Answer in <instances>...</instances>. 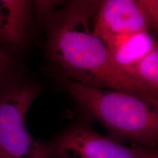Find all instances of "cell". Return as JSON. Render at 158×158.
Wrapping results in <instances>:
<instances>
[{
    "label": "cell",
    "mask_w": 158,
    "mask_h": 158,
    "mask_svg": "<svg viewBox=\"0 0 158 158\" xmlns=\"http://www.w3.org/2000/svg\"><path fill=\"white\" fill-rule=\"evenodd\" d=\"M9 66V59L7 54L4 51L0 50V79L7 72Z\"/></svg>",
    "instance_id": "12"
},
{
    "label": "cell",
    "mask_w": 158,
    "mask_h": 158,
    "mask_svg": "<svg viewBox=\"0 0 158 158\" xmlns=\"http://www.w3.org/2000/svg\"><path fill=\"white\" fill-rule=\"evenodd\" d=\"M70 95L92 119L102 124L116 139L135 142L141 147L158 146V99L68 80Z\"/></svg>",
    "instance_id": "2"
},
{
    "label": "cell",
    "mask_w": 158,
    "mask_h": 158,
    "mask_svg": "<svg viewBox=\"0 0 158 158\" xmlns=\"http://www.w3.org/2000/svg\"><path fill=\"white\" fill-rule=\"evenodd\" d=\"M0 158H9V157H7L6 155H5V154H4L0 150Z\"/></svg>",
    "instance_id": "14"
},
{
    "label": "cell",
    "mask_w": 158,
    "mask_h": 158,
    "mask_svg": "<svg viewBox=\"0 0 158 158\" xmlns=\"http://www.w3.org/2000/svg\"><path fill=\"white\" fill-rule=\"evenodd\" d=\"M64 0H32L36 14L39 19L48 16Z\"/></svg>",
    "instance_id": "10"
},
{
    "label": "cell",
    "mask_w": 158,
    "mask_h": 158,
    "mask_svg": "<svg viewBox=\"0 0 158 158\" xmlns=\"http://www.w3.org/2000/svg\"><path fill=\"white\" fill-rule=\"evenodd\" d=\"M38 91L33 86H12L0 92V150L9 158H50L45 144L27 126L29 108Z\"/></svg>",
    "instance_id": "3"
},
{
    "label": "cell",
    "mask_w": 158,
    "mask_h": 158,
    "mask_svg": "<svg viewBox=\"0 0 158 158\" xmlns=\"http://www.w3.org/2000/svg\"><path fill=\"white\" fill-rule=\"evenodd\" d=\"M157 48V41L148 30L130 35L108 49L112 62L126 73Z\"/></svg>",
    "instance_id": "6"
},
{
    "label": "cell",
    "mask_w": 158,
    "mask_h": 158,
    "mask_svg": "<svg viewBox=\"0 0 158 158\" xmlns=\"http://www.w3.org/2000/svg\"><path fill=\"white\" fill-rule=\"evenodd\" d=\"M151 27L149 18L135 0H102L92 31L109 48Z\"/></svg>",
    "instance_id": "5"
},
{
    "label": "cell",
    "mask_w": 158,
    "mask_h": 158,
    "mask_svg": "<svg viewBox=\"0 0 158 158\" xmlns=\"http://www.w3.org/2000/svg\"><path fill=\"white\" fill-rule=\"evenodd\" d=\"M147 158H158V150L157 149H149Z\"/></svg>",
    "instance_id": "13"
},
{
    "label": "cell",
    "mask_w": 158,
    "mask_h": 158,
    "mask_svg": "<svg viewBox=\"0 0 158 158\" xmlns=\"http://www.w3.org/2000/svg\"><path fill=\"white\" fill-rule=\"evenodd\" d=\"M50 40L52 58L71 81L158 99L149 89L118 69L106 45L90 30L89 21L68 7Z\"/></svg>",
    "instance_id": "1"
},
{
    "label": "cell",
    "mask_w": 158,
    "mask_h": 158,
    "mask_svg": "<svg viewBox=\"0 0 158 158\" xmlns=\"http://www.w3.org/2000/svg\"><path fill=\"white\" fill-rule=\"evenodd\" d=\"M50 158H147L149 149L127 147L81 123L64 130L44 143Z\"/></svg>",
    "instance_id": "4"
},
{
    "label": "cell",
    "mask_w": 158,
    "mask_h": 158,
    "mask_svg": "<svg viewBox=\"0 0 158 158\" xmlns=\"http://www.w3.org/2000/svg\"><path fill=\"white\" fill-rule=\"evenodd\" d=\"M146 12L152 27L158 33V0H135Z\"/></svg>",
    "instance_id": "11"
},
{
    "label": "cell",
    "mask_w": 158,
    "mask_h": 158,
    "mask_svg": "<svg viewBox=\"0 0 158 158\" xmlns=\"http://www.w3.org/2000/svg\"><path fill=\"white\" fill-rule=\"evenodd\" d=\"M102 0H71L70 7L84 15L89 21L92 16H95Z\"/></svg>",
    "instance_id": "9"
},
{
    "label": "cell",
    "mask_w": 158,
    "mask_h": 158,
    "mask_svg": "<svg viewBox=\"0 0 158 158\" xmlns=\"http://www.w3.org/2000/svg\"><path fill=\"white\" fill-rule=\"evenodd\" d=\"M158 97V48L126 72Z\"/></svg>",
    "instance_id": "8"
},
{
    "label": "cell",
    "mask_w": 158,
    "mask_h": 158,
    "mask_svg": "<svg viewBox=\"0 0 158 158\" xmlns=\"http://www.w3.org/2000/svg\"><path fill=\"white\" fill-rule=\"evenodd\" d=\"M32 0H0V40L19 45L24 39Z\"/></svg>",
    "instance_id": "7"
}]
</instances>
